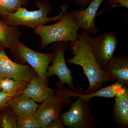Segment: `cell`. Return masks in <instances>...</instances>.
<instances>
[{
	"label": "cell",
	"mask_w": 128,
	"mask_h": 128,
	"mask_svg": "<svg viewBox=\"0 0 128 128\" xmlns=\"http://www.w3.org/2000/svg\"><path fill=\"white\" fill-rule=\"evenodd\" d=\"M28 3V0H0V16L14 13Z\"/></svg>",
	"instance_id": "cell-19"
},
{
	"label": "cell",
	"mask_w": 128,
	"mask_h": 128,
	"mask_svg": "<svg viewBox=\"0 0 128 128\" xmlns=\"http://www.w3.org/2000/svg\"><path fill=\"white\" fill-rule=\"evenodd\" d=\"M68 42H56L53 43L51 50L54 52V57L52 64L48 66L46 72L47 78L52 76H57L60 79L59 84L68 85L70 89L77 90L73 83L72 72L66 66L64 53L68 49Z\"/></svg>",
	"instance_id": "cell-7"
},
{
	"label": "cell",
	"mask_w": 128,
	"mask_h": 128,
	"mask_svg": "<svg viewBox=\"0 0 128 128\" xmlns=\"http://www.w3.org/2000/svg\"><path fill=\"white\" fill-rule=\"evenodd\" d=\"M75 1L76 4L83 7L89 4L91 0H75Z\"/></svg>",
	"instance_id": "cell-23"
},
{
	"label": "cell",
	"mask_w": 128,
	"mask_h": 128,
	"mask_svg": "<svg viewBox=\"0 0 128 128\" xmlns=\"http://www.w3.org/2000/svg\"><path fill=\"white\" fill-rule=\"evenodd\" d=\"M35 5L38 9L29 11L26 8H19L17 11L0 16V18L8 25L18 27L20 25L26 26L34 29L38 27L47 25L48 22L59 20L66 13L68 6L64 4L60 6L61 10L59 14L53 18H49L48 14L52 8L48 2L37 0Z\"/></svg>",
	"instance_id": "cell-2"
},
{
	"label": "cell",
	"mask_w": 128,
	"mask_h": 128,
	"mask_svg": "<svg viewBox=\"0 0 128 128\" xmlns=\"http://www.w3.org/2000/svg\"><path fill=\"white\" fill-rule=\"evenodd\" d=\"M90 37L82 31L77 39L70 42L68 49L74 56L66 60L68 64H74L82 67L83 73L89 82V87L82 91V94L92 93L102 87L104 82L115 80L104 71L95 59L89 46Z\"/></svg>",
	"instance_id": "cell-1"
},
{
	"label": "cell",
	"mask_w": 128,
	"mask_h": 128,
	"mask_svg": "<svg viewBox=\"0 0 128 128\" xmlns=\"http://www.w3.org/2000/svg\"><path fill=\"white\" fill-rule=\"evenodd\" d=\"M126 87H124L122 84L117 81L110 86L104 88H100L97 90L92 93L88 94L78 93V96L84 98L88 102L92 98L95 97H102L109 98H114L118 94L123 92Z\"/></svg>",
	"instance_id": "cell-16"
},
{
	"label": "cell",
	"mask_w": 128,
	"mask_h": 128,
	"mask_svg": "<svg viewBox=\"0 0 128 128\" xmlns=\"http://www.w3.org/2000/svg\"></svg>",
	"instance_id": "cell-25"
},
{
	"label": "cell",
	"mask_w": 128,
	"mask_h": 128,
	"mask_svg": "<svg viewBox=\"0 0 128 128\" xmlns=\"http://www.w3.org/2000/svg\"><path fill=\"white\" fill-rule=\"evenodd\" d=\"M88 102L77 95L70 109L60 116L64 125L70 128H96L101 121L92 114Z\"/></svg>",
	"instance_id": "cell-6"
},
{
	"label": "cell",
	"mask_w": 128,
	"mask_h": 128,
	"mask_svg": "<svg viewBox=\"0 0 128 128\" xmlns=\"http://www.w3.org/2000/svg\"><path fill=\"white\" fill-rule=\"evenodd\" d=\"M13 98L9 94L0 89V111L7 106L9 102Z\"/></svg>",
	"instance_id": "cell-21"
},
{
	"label": "cell",
	"mask_w": 128,
	"mask_h": 128,
	"mask_svg": "<svg viewBox=\"0 0 128 128\" xmlns=\"http://www.w3.org/2000/svg\"><path fill=\"white\" fill-rule=\"evenodd\" d=\"M48 85L38 74L29 81L21 94H24L35 102H42L49 97L54 95V89Z\"/></svg>",
	"instance_id": "cell-12"
},
{
	"label": "cell",
	"mask_w": 128,
	"mask_h": 128,
	"mask_svg": "<svg viewBox=\"0 0 128 128\" xmlns=\"http://www.w3.org/2000/svg\"><path fill=\"white\" fill-rule=\"evenodd\" d=\"M80 28L72 12H69L57 23L42 25L34 30V33L40 37V48H44L48 44L56 42L75 41L78 38L77 32Z\"/></svg>",
	"instance_id": "cell-3"
},
{
	"label": "cell",
	"mask_w": 128,
	"mask_h": 128,
	"mask_svg": "<svg viewBox=\"0 0 128 128\" xmlns=\"http://www.w3.org/2000/svg\"><path fill=\"white\" fill-rule=\"evenodd\" d=\"M128 88L114 97L112 118L118 128H128Z\"/></svg>",
	"instance_id": "cell-13"
},
{
	"label": "cell",
	"mask_w": 128,
	"mask_h": 128,
	"mask_svg": "<svg viewBox=\"0 0 128 128\" xmlns=\"http://www.w3.org/2000/svg\"><path fill=\"white\" fill-rule=\"evenodd\" d=\"M64 124L60 116L54 120L48 128H64Z\"/></svg>",
	"instance_id": "cell-22"
},
{
	"label": "cell",
	"mask_w": 128,
	"mask_h": 128,
	"mask_svg": "<svg viewBox=\"0 0 128 128\" xmlns=\"http://www.w3.org/2000/svg\"><path fill=\"white\" fill-rule=\"evenodd\" d=\"M10 50L16 62L22 64L26 63L29 64L48 85L46 72L49 65L52 62L54 53L43 54L34 51L24 45L20 40L16 41Z\"/></svg>",
	"instance_id": "cell-5"
},
{
	"label": "cell",
	"mask_w": 128,
	"mask_h": 128,
	"mask_svg": "<svg viewBox=\"0 0 128 128\" xmlns=\"http://www.w3.org/2000/svg\"><path fill=\"white\" fill-rule=\"evenodd\" d=\"M121 0H108L109 4H112V5L116 4L117 2Z\"/></svg>",
	"instance_id": "cell-24"
},
{
	"label": "cell",
	"mask_w": 128,
	"mask_h": 128,
	"mask_svg": "<svg viewBox=\"0 0 128 128\" xmlns=\"http://www.w3.org/2000/svg\"><path fill=\"white\" fill-rule=\"evenodd\" d=\"M36 74L30 66L13 62L7 56L5 49L0 48V78L29 82Z\"/></svg>",
	"instance_id": "cell-9"
},
{
	"label": "cell",
	"mask_w": 128,
	"mask_h": 128,
	"mask_svg": "<svg viewBox=\"0 0 128 128\" xmlns=\"http://www.w3.org/2000/svg\"><path fill=\"white\" fill-rule=\"evenodd\" d=\"M28 82L16 80L10 78H0V89L14 98L22 93Z\"/></svg>",
	"instance_id": "cell-17"
},
{
	"label": "cell",
	"mask_w": 128,
	"mask_h": 128,
	"mask_svg": "<svg viewBox=\"0 0 128 128\" xmlns=\"http://www.w3.org/2000/svg\"><path fill=\"white\" fill-rule=\"evenodd\" d=\"M22 35L18 27L8 25L0 19V48L11 49L16 41L20 40Z\"/></svg>",
	"instance_id": "cell-14"
},
{
	"label": "cell",
	"mask_w": 128,
	"mask_h": 128,
	"mask_svg": "<svg viewBox=\"0 0 128 128\" xmlns=\"http://www.w3.org/2000/svg\"><path fill=\"white\" fill-rule=\"evenodd\" d=\"M39 105L26 96L20 94L13 98L6 107L16 114L36 112Z\"/></svg>",
	"instance_id": "cell-15"
},
{
	"label": "cell",
	"mask_w": 128,
	"mask_h": 128,
	"mask_svg": "<svg viewBox=\"0 0 128 128\" xmlns=\"http://www.w3.org/2000/svg\"><path fill=\"white\" fill-rule=\"evenodd\" d=\"M102 70L121 82L124 86L128 88V57L125 55L114 56Z\"/></svg>",
	"instance_id": "cell-11"
},
{
	"label": "cell",
	"mask_w": 128,
	"mask_h": 128,
	"mask_svg": "<svg viewBox=\"0 0 128 128\" xmlns=\"http://www.w3.org/2000/svg\"><path fill=\"white\" fill-rule=\"evenodd\" d=\"M89 44L95 59L102 69L114 56L118 39L114 32H107L97 36H91Z\"/></svg>",
	"instance_id": "cell-8"
},
{
	"label": "cell",
	"mask_w": 128,
	"mask_h": 128,
	"mask_svg": "<svg viewBox=\"0 0 128 128\" xmlns=\"http://www.w3.org/2000/svg\"><path fill=\"white\" fill-rule=\"evenodd\" d=\"M0 128H18L16 114L8 107L0 111Z\"/></svg>",
	"instance_id": "cell-20"
},
{
	"label": "cell",
	"mask_w": 128,
	"mask_h": 128,
	"mask_svg": "<svg viewBox=\"0 0 128 128\" xmlns=\"http://www.w3.org/2000/svg\"><path fill=\"white\" fill-rule=\"evenodd\" d=\"M57 89L39 105L36 111L37 119L41 128H48L54 120L59 116L62 109L66 104L72 103L71 98H76L81 90L68 89L64 84L56 85Z\"/></svg>",
	"instance_id": "cell-4"
},
{
	"label": "cell",
	"mask_w": 128,
	"mask_h": 128,
	"mask_svg": "<svg viewBox=\"0 0 128 128\" xmlns=\"http://www.w3.org/2000/svg\"><path fill=\"white\" fill-rule=\"evenodd\" d=\"M18 128H40L36 112L16 114Z\"/></svg>",
	"instance_id": "cell-18"
},
{
	"label": "cell",
	"mask_w": 128,
	"mask_h": 128,
	"mask_svg": "<svg viewBox=\"0 0 128 128\" xmlns=\"http://www.w3.org/2000/svg\"><path fill=\"white\" fill-rule=\"evenodd\" d=\"M104 0H91L85 9L72 12L74 18L80 28L88 34L96 35L98 32L94 21L98 8Z\"/></svg>",
	"instance_id": "cell-10"
}]
</instances>
